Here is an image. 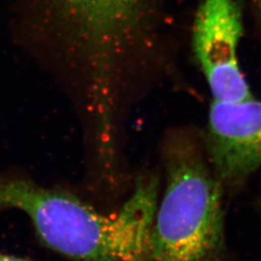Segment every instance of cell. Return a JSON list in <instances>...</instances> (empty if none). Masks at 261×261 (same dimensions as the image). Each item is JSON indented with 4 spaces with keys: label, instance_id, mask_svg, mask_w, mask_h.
I'll list each match as a JSON object with an SVG mask.
<instances>
[{
    "label": "cell",
    "instance_id": "obj_6",
    "mask_svg": "<svg viewBox=\"0 0 261 261\" xmlns=\"http://www.w3.org/2000/svg\"><path fill=\"white\" fill-rule=\"evenodd\" d=\"M253 10L257 16V19H259L261 23V0H251Z\"/></svg>",
    "mask_w": 261,
    "mask_h": 261
},
{
    "label": "cell",
    "instance_id": "obj_4",
    "mask_svg": "<svg viewBox=\"0 0 261 261\" xmlns=\"http://www.w3.org/2000/svg\"><path fill=\"white\" fill-rule=\"evenodd\" d=\"M203 146L224 189L240 190L261 168V101H212Z\"/></svg>",
    "mask_w": 261,
    "mask_h": 261
},
{
    "label": "cell",
    "instance_id": "obj_5",
    "mask_svg": "<svg viewBox=\"0 0 261 261\" xmlns=\"http://www.w3.org/2000/svg\"><path fill=\"white\" fill-rule=\"evenodd\" d=\"M73 21L90 38L103 43L118 39L147 0H57Z\"/></svg>",
    "mask_w": 261,
    "mask_h": 261
},
{
    "label": "cell",
    "instance_id": "obj_2",
    "mask_svg": "<svg viewBox=\"0 0 261 261\" xmlns=\"http://www.w3.org/2000/svg\"><path fill=\"white\" fill-rule=\"evenodd\" d=\"M163 162L166 190L151 229L149 261H226L224 189L203 143L173 137Z\"/></svg>",
    "mask_w": 261,
    "mask_h": 261
},
{
    "label": "cell",
    "instance_id": "obj_1",
    "mask_svg": "<svg viewBox=\"0 0 261 261\" xmlns=\"http://www.w3.org/2000/svg\"><path fill=\"white\" fill-rule=\"evenodd\" d=\"M158 176L142 174L121 208L105 215L68 192L0 176V205L31 220L48 248L73 261H149Z\"/></svg>",
    "mask_w": 261,
    "mask_h": 261
},
{
    "label": "cell",
    "instance_id": "obj_7",
    "mask_svg": "<svg viewBox=\"0 0 261 261\" xmlns=\"http://www.w3.org/2000/svg\"><path fill=\"white\" fill-rule=\"evenodd\" d=\"M0 261H31L25 259V258H20L18 256H14V255H8V254H4V253H0Z\"/></svg>",
    "mask_w": 261,
    "mask_h": 261
},
{
    "label": "cell",
    "instance_id": "obj_3",
    "mask_svg": "<svg viewBox=\"0 0 261 261\" xmlns=\"http://www.w3.org/2000/svg\"><path fill=\"white\" fill-rule=\"evenodd\" d=\"M243 32L242 7L237 0L200 1L193 48L213 101L233 103L254 98L238 60Z\"/></svg>",
    "mask_w": 261,
    "mask_h": 261
}]
</instances>
